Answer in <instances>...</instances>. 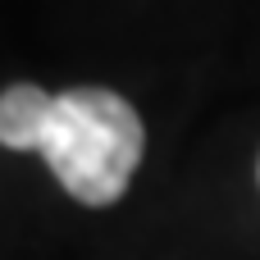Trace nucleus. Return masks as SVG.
<instances>
[{
  "instance_id": "nucleus-1",
  "label": "nucleus",
  "mask_w": 260,
  "mask_h": 260,
  "mask_svg": "<svg viewBox=\"0 0 260 260\" xmlns=\"http://www.w3.org/2000/svg\"><path fill=\"white\" fill-rule=\"evenodd\" d=\"M0 146L41 151L69 197L82 206H110L128 192L146 133L119 91L73 87L50 96L32 82H18L0 91Z\"/></svg>"
}]
</instances>
